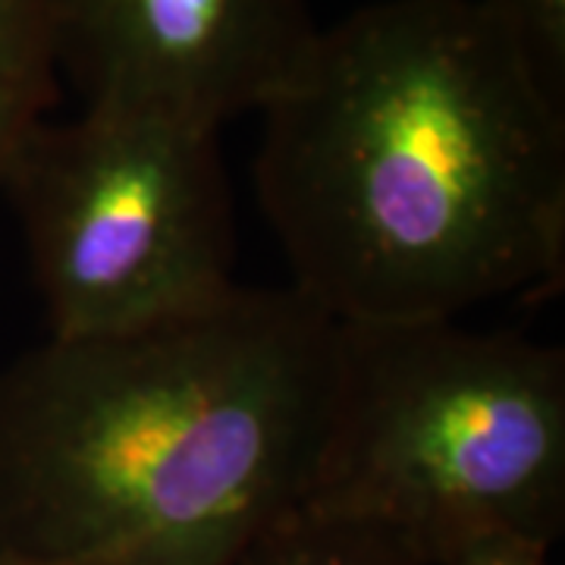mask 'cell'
<instances>
[{
    "label": "cell",
    "instance_id": "cell-1",
    "mask_svg": "<svg viewBox=\"0 0 565 565\" xmlns=\"http://www.w3.org/2000/svg\"><path fill=\"white\" fill-rule=\"evenodd\" d=\"M262 117L264 217L333 321H459L563 286L565 107L478 0L318 29Z\"/></svg>",
    "mask_w": 565,
    "mask_h": 565
},
{
    "label": "cell",
    "instance_id": "cell-2",
    "mask_svg": "<svg viewBox=\"0 0 565 565\" xmlns=\"http://www.w3.org/2000/svg\"><path fill=\"white\" fill-rule=\"evenodd\" d=\"M340 323L292 286L47 337L0 371V550L230 565L311 497Z\"/></svg>",
    "mask_w": 565,
    "mask_h": 565
},
{
    "label": "cell",
    "instance_id": "cell-3",
    "mask_svg": "<svg viewBox=\"0 0 565 565\" xmlns=\"http://www.w3.org/2000/svg\"><path fill=\"white\" fill-rule=\"evenodd\" d=\"M305 505L386 527L424 565L484 541L553 550L563 349L459 321L340 323L333 424Z\"/></svg>",
    "mask_w": 565,
    "mask_h": 565
},
{
    "label": "cell",
    "instance_id": "cell-4",
    "mask_svg": "<svg viewBox=\"0 0 565 565\" xmlns=\"http://www.w3.org/2000/svg\"><path fill=\"white\" fill-rule=\"evenodd\" d=\"M217 136L82 107L25 139L0 189L20 217L47 337L167 321L236 286V217Z\"/></svg>",
    "mask_w": 565,
    "mask_h": 565
},
{
    "label": "cell",
    "instance_id": "cell-5",
    "mask_svg": "<svg viewBox=\"0 0 565 565\" xmlns=\"http://www.w3.org/2000/svg\"><path fill=\"white\" fill-rule=\"evenodd\" d=\"M61 79L82 107L217 129L262 114L299 73L308 0H47Z\"/></svg>",
    "mask_w": 565,
    "mask_h": 565
},
{
    "label": "cell",
    "instance_id": "cell-6",
    "mask_svg": "<svg viewBox=\"0 0 565 565\" xmlns=\"http://www.w3.org/2000/svg\"><path fill=\"white\" fill-rule=\"evenodd\" d=\"M61 92L47 0H0V185Z\"/></svg>",
    "mask_w": 565,
    "mask_h": 565
},
{
    "label": "cell",
    "instance_id": "cell-7",
    "mask_svg": "<svg viewBox=\"0 0 565 565\" xmlns=\"http://www.w3.org/2000/svg\"><path fill=\"white\" fill-rule=\"evenodd\" d=\"M230 565H424L386 527L323 509H296L267 525Z\"/></svg>",
    "mask_w": 565,
    "mask_h": 565
},
{
    "label": "cell",
    "instance_id": "cell-8",
    "mask_svg": "<svg viewBox=\"0 0 565 565\" xmlns=\"http://www.w3.org/2000/svg\"><path fill=\"white\" fill-rule=\"evenodd\" d=\"M546 95L565 107V0H478Z\"/></svg>",
    "mask_w": 565,
    "mask_h": 565
},
{
    "label": "cell",
    "instance_id": "cell-9",
    "mask_svg": "<svg viewBox=\"0 0 565 565\" xmlns=\"http://www.w3.org/2000/svg\"><path fill=\"white\" fill-rule=\"evenodd\" d=\"M444 565H550V550L519 541H484L465 546Z\"/></svg>",
    "mask_w": 565,
    "mask_h": 565
},
{
    "label": "cell",
    "instance_id": "cell-10",
    "mask_svg": "<svg viewBox=\"0 0 565 565\" xmlns=\"http://www.w3.org/2000/svg\"><path fill=\"white\" fill-rule=\"evenodd\" d=\"M0 565H158L139 553H98V556H70V559H41L0 550Z\"/></svg>",
    "mask_w": 565,
    "mask_h": 565
}]
</instances>
